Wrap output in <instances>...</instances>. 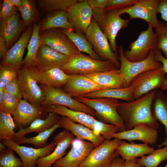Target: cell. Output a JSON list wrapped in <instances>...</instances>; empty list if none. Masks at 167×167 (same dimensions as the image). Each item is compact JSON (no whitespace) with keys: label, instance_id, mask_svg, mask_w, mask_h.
<instances>
[{"label":"cell","instance_id":"6da1fadb","mask_svg":"<svg viewBox=\"0 0 167 167\" xmlns=\"http://www.w3.org/2000/svg\"><path fill=\"white\" fill-rule=\"evenodd\" d=\"M153 90L130 102L119 103L117 111L124 122L126 130L143 124L158 129L160 125L153 116L152 106L157 91Z\"/></svg>","mask_w":167,"mask_h":167},{"label":"cell","instance_id":"7a4b0ae2","mask_svg":"<svg viewBox=\"0 0 167 167\" xmlns=\"http://www.w3.org/2000/svg\"><path fill=\"white\" fill-rule=\"evenodd\" d=\"M76 100L93 109L98 120L118 127L121 132L126 131L125 123L118 113V99L109 98H88L82 96L73 97Z\"/></svg>","mask_w":167,"mask_h":167},{"label":"cell","instance_id":"3957f363","mask_svg":"<svg viewBox=\"0 0 167 167\" xmlns=\"http://www.w3.org/2000/svg\"><path fill=\"white\" fill-rule=\"evenodd\" d=\"M60 69L68 75H84L118 68L110 61L96 60L80 52L70 58Z\"/></svg>","mask_w":167,"mask_h":167},{"label":"cell","instance_id":"277c9868","mask_svg":"<svg viewBox=\"0 0 167 167\" xmlns=\"http://www.w3.org/2000/svg\"><path fill=\"white\" fill-rule=\"evenodd\" d=\"M155 50L151 51L145 59L140 61L132 62L129 61L124 54L123 46L121 45L118 53L120 62L119 70L125 78L126 87L129 86L136 76L144 72L161 68L162 64L155 58Z\"/></svg>","mask_w":167,"mask_h":167},{"label":"cell","instance_id":"5b68a950","mask_svg":"<svg viewBox=\"0 0 167 167\" xmlns=\"http://www.w3.org/2000/svg\"><path fill=\"white\" fill-rule=\"evenodd\" d=\"M153 28L148 25L146 30L141 32L137 39L130 42L129 50L124 51L125 56L129 61H143L147 58L151 51L157 49V37Z\"/></svg>","mask_w":167,"mask_h":167},{"label":"cell","instance_id":"8992f818","mask_svg":"<svg viewBox=\"0 0 167 167\" xmlns=\"http://www.w3.org/2000/svg\"><path fill=\"white\" fill-rule=\"evenodd\" d=\"M42 89L44 97L41 106L60 105L72 110L81 111L95 116V111L87 105L75 100L63 90L42 84L39 85Z\"/></svg>","mask_w":167,"mask_h":167},{"label":"cell","instance_id":"52a82bcc","mask_svg":"<svg viewBox=\"0 0 167 167\" xmlns=\"http://www.w3.org/2000/svg\"><path fill=\"white\" fill-rule=\"evenodd\" d=\"M85 36L92 45L94 51L101 60L110 61L119 69L120 62L118 57L111 50L108 39L93 17Z\"/></svg>","mask_w":167,"mask_h":167},{"label":"cell","instance_id":"ba28073f","mask_svg":"<svg viewBox=\"0 0 167 167\" xmlns=\"http://www.w3.org/2000/svg\"><path fill=\"white\" fill-rule=\"evenodd\" d=\"M122 140L115 138L105 139L91 151L79 167H109L119 156L116 150Z\"/></svg>","mask_w":167,"mask_h":167},{"label":"cell","instance_id":"9c48e42d","mask_svg":"<svg viewBox=\"0 0 167 167\" xmlns=\"http://www.w3.org/2000/svg\"><path fill=\"white\" fill-rule=\"evenodd\" d=\"M120 15L118 10L105 11L101 18L96 22L109 41L111 50L117 56L118 47L116 41V37L120 30L127 27L131 20L130 19H122Z\"/></svg>","mask_w":167,"mask_h":167},{"label":"cell","instance_id":"30bf717a","mask_svg":"<svg viewBox=\"0 0 167 167\" xmlns=\"http://www.w3.org/2000/svg\"><path fill=\"white\" fill-rule=\"evenodd\" d=\"M42 43L69 58L80 52L60 28L49 29L40 33Z\"/></svg>","mask_w":167,"mask_h":167},{"label":"cell","instance_id":"8fae6325","mask_svg":"<svg viewBox=\"0 0 167 167\" xmlns=\"http://www.w3.org/2000/svg\"><path fill=\"white\" fill-rule=\"evenodd\" d=\"M166 78L165 72L162 67L144 72L137 75L130 84L135 87V99L153 90L161 88Z\"/></svg>","mask_w":167,"mask_h":167},{"label":"cell","instance_id":"7c38bea8","mask_svg":"<svg viewBox=\"0 0 167 167\" xmlns=\"http://www.w3.org/2000/svg\"><path fill=\"white\" fill-rule=\"evenodd\" d=\"M17 69L18 79L24 99L32 104L41 106L44 97L42 89L26 66L22 65Z\"/></svg>","mask_w":167,"mask_h":167},{"label":"cell","instance_id":"4fadbf2b","mask_svg":"<svg viewBox=\"0 0 167 167\" xmlns=\"http://www.w3.org/2000/svg\"><path fill=\"white\" fill-rule=\"evenodd\" d=\"M72 147L65 156L53 165L57 167H79L85 160L91 151L95 147L89 141L74 139Z\"/></svg>","mask_w":167,"mask_h":167},{"label":"cell","instance_id":"5bb4252c","mask_svg":"<svg viewBox=\"0 0 167 167\" xmlns=\"http://www.w3.org/2000/svg\"><path fill=\"white\" fill-rule=\"evenodd\" d=\"M2 143L19 155L23 162L22 167H36L38 159L48 156L56 147L52 141L46 146L38 148L20 146L13 140L3 141Z\"/></svg>","mask_w":167,"mask_h":167},{"label":"cell","instance_id":"9a60e30c","mask_svg":"<svg viewBox=\"0 0 167 167\" xmlns=\"http://www.w3.org/2000/svg\"><path fill=\"white\" fill-rule=\"evenodd\" d=\"M66 11L75 32L85 34L92 17V10L87 0H79L71 5Z\"/></svg>","mask_w":167,"mask_h":167},{"label":"cell","instance_id":"2e32d148","mask_svg":"<svg viewBox=\"0 0 167 167\" xmlns=\"http://www.w3.org/2000/svg\"><path fill=\"white\" fill-rule=\"evenodd\" d=\"M159 0H139L136 4L129 7L118 10L121 15H129L130 19H140L148 25L155 28L158 21L156 16L157 8Z\"/></svg>","mask_w":167,"mask_h":167},{"label":"cell","instance_id":"e0dca14e","mask_svg":"<svg viewBox=\"0 0 167 167\" xmlns=\"http://www.w3.org/2000/svg\"><path fill=\"white\" fill-rule=\"evenodd\" d=\"M46 113L43 106L35 105L22 99L12 114L15 128L19 130L25 128L35 120L41 118Z\"/></svg>","mask_w":167,"mask_h":167},{"label":"cell","instance_id":"ac0fdd59","mask_svg":"<svg viewBox=\"0 0 167 167\" xmlns=\"http://www.w3.org/2000/svg\"><path fill=\"white\" fill-rule=\"evenodd\" d=\"M74 136L66 129L57 134L52 140L56 145L54 150L48 156L38 158L36 167H52L55 162L66 155V151L74 139Z\"/></svg>","mask_w":167,"mask_h":167},{"label":"cell","instance_id":"d6986e66","mask_svg":"<svg viewBox=\"0 0 167 167\" xmlns=\"http://www.w3.org/2000/svg\"><path fill=\"white\" fill-rule=\"evenodd\" d=\"M69 58L42 44L38 51L34 68L40 71H46L56 68H60Z\"/></svg>","mask_w":167,"mask_h":167},{"label":"cell","instance_id":"ffe728a7","mask_svg":"<svg viewBox=\"0 0 167 167\" xmlns=\"http://www.w3.org/2000/svg\"><path fill=\"white\" fill-rule=\"evenodd\" d=\"M63 90L73 97L83 96L106 89L85 76L69 75V77Z\"/></svg>","mask_w":167,"mask_h":167},{"label":"cell","instance_id":"44dd1931","mask_svg":"<svg viewBox=\"0 0 167 167\" xmlns=\"http://www.w3.org/2000/svg\"><path fill=\"white\" fill-rule=\"evenodd\" d=\"M158 137L157 129L143 124H137L131 130L117 132L113 136V138L126 140L130 142L139 140L151 145L156 143Z\"/></svg>","mask_w":167,"mask_h":167},{"label":"cell","instance_id":"7402d4cb","mask_svg":"<svg viewBox=\"0 0 167 167\" xmlns=\"http://www.w3.org/2000/svg\"><path fill=\"white\" fill-rule=\"evenodd\" d=\"M58 123L61 127L70 131L77 138L90 142L96 147L100 145L105 140L103 137L96 134L92 129L74 122L66 117L60 116Z\"/></svg>","mask_w":167,"mask_h":167},{"label":"cell","instance_id":"603a6c76","mask_svg":"<svg viewBox=\"0 0 167 167\" xmlns=\"http://www.w3.org/2000/svg\"><path fill=\"white\" fill-rule=\"evenodd\" d=\"M33 26L26 28L16 43L7 51L1 64H9L17 68L22 65L23 57L32 36Z\"/></svg>","mask_w":167,"mask_h":167},{"label":"cell","instance_id":"cb8c5ba5","mask_svg":"<svg viewBox=\"0 0 167 167\" xmlns=\"http://www.w3.org/2000/svg\"><path fill=\"white\" fill-rule=\"evenodd\" d=\"M27 67L34 79L40 84L60 88L66 85L69 77V75L59 68L41 71L33 67Z\"/></svg>","mask_w":167,"mask_h":167},{"label":"cell","instance_id":"d4e9b609","mask_svg":"<svg viewBox=\"0 0 167 167\" xmlns=\"http://www.w3.org/2000/svg\"><path fill=\"white\" fill-rule=\"evenodd\" d=\"M25 28L17 12L8 19L0 21V36L4 38L8 50Z\"/></svg>","mask_w":167,"mask_h":167},{"label":"cell","instance_id":"484cf974","mask_svg":"<svg viewBox=\"0 0 167 167\" xmlns=\"http://www.w3.org/2000/svg\"><path fill=\"white\" fill-rule=\"evenodd\" d=\"M47 113L53 112L61 116H64L74 122L79 123L92 129L97 119L85 112L72 110L60 105L42 106Z\"/></svg>","mask_w":167,"mask_h":167},{"label":"cell","instance_id":"4316f807","mask_svg":"<svg viewBox=\"0 0 167 167\" xmlns=\"http://www.w3.org/2000/svg\"><path fill=\"white\" fill-rule=\"evenodd\" d=\"M84 75L106 88L126 87L124 75L119 69Z\"/></svg>","mask_w":167,"mask_h":167},{"label":"cell","instance_id":"83f0119b","mask_svg":"<svg viewBox=\"0 0 167 167\" xmlns=\"http://www.w3.org/2000/svg\"><path fill=\"white\" fill-rule=\"evenodd\" d=\"M154 150V147L147 143H136L132 142L129 143L122 140L116 151L118 156L127 161L149 155Z\"/></svg>","mask_w":167,"mask_h":167},{"label":"cell","instance_id":"f1b7e54d","mask_svg":"<svg viewBox=\"0 0 167 167\" xmlns=\"http://www.w3.org/2000/svg\"><path fill=\"white\" fill-rule=\"evenodd\" d=\"M54 28L74 30L66 11L58 10L50 12L40 22V33Z\"/></svg>","mask_w":167,"mask_h":167},{"label":"cell","instance_id":"f546056e","mask_svg":"<svg viewBox=\"0 0 167 167\" xmlns=\"http://www.w3.org/2000/svg\"><path fill=\"white\" fill-rule=\"evenodd\" d=\"M60 116L53 112H49L45 119L38 118L34 121L28 127L18 130L15 132L16 141L24 137L27 134L32 132L39 134L52 127L58 123Z\"/></svg>","mask_w":167,"mask_h":167},{"label":"cell","instance_id":"4dcf8cb0","mask_svg":"<svg viewBox=\"0 0 167 167\" xmlns=\"http://www.w3.org/2000/svg\"><path fill=\"white\" fill-rule=\"evenodd\" d=\"M135 88V86L132 85L123 88H108L85 95L82 97L88 98H109L130 102L135 100L134 96Z\"/></svg>","mask_w":167,"mask_h":167},{"label":"cell","instance_id":"1f68e13d","mask_svg":"<svg viewBox=\"0 0 167 167\" xmlns=\"http://www.w3.org/2000/svg\"><path fill=\"white\" fill-rule=\"evenodd\" d=\"M152 104V111L156 120L163 124L165 127L166 135L165 140L158 146L159 148L167 145V96L161 91H157Z\"/></svg>","mask_w":167,"mask_h":167},{"label":"cell","instance_id":"d6a6232c","mask_svg":"<svg viewBox=\"0 0 167 167\" xmlns=\"http://www.w3.org/2000/svg\"><path fill=\"white\" fill-rule=\"evenodd\" d=\"M33 27L32 36L27 46V53L22 62V65L28 67L34 66L38 51L42 44L40 36V22L35 23Z\"/></svg>","mask_w":167,"mask_h":167},{"label":"cell","instance_id":"836d02e7","mask_svg":"<svg viewBox=\"0 0 167 167\" xmlns=\"http://www.w3.org/2000/svg\"><path fill=\"white\" fill-rule=\"evenodd\" d=\"M61 29L80 52L86 53L94 59L101 60L94 51L90 43L86 39L85 35L75 32L72 30L65 28Z\"/></svg>","mask_w":167,"mask_h":167},{"label":"cell","instance_id":"e575fe53","mask_svg":"<svg viewBox=\"0 0 167 167\" xmlns=\"http://www.w3.org/2000/svg\"><path fill=\"white\" fill-rule=\"evenodd\" d=\"M22 6L19 11L24 26L26 28L39 20L41 14L36 5L35 1L22 0Z\"/></svg>","mask_w":167,"mask_h":167},{"label":"cell","instance_id":"d590c367","mask_svg":"<svg viewBox=\"0 0 167 167\" xmlns=\"http://www.w3.org/2000/svg\"><path fill=\"white\" fill-rule=\"evenodd\" d=\"M60 127L57 123L50 128L38 134L35 136L30 138L24 136L15 141L19 145L22 143H28L33 145L36 148H43L48 145L47 141L51 135L57 129Z\"/></svg>","mask_w":167,"mask_h":167},{"label":"cell","instance_id":"8d00e7d4","mask_svg":"<svg viewBox=\"0 0 167 167\" xmlns=\"http://www.w3.org/2000/svg\"><path fill=\"white\" fill-rule=\"evenodd\" d=\"M15 124L11 115L0 110V139L3 141H15Z\"/></svg>","mask_w":167,"mask_h":167},{"label":"cell","instance_id":"74e56055","mask_svg":"<svg viewBox=\"0 0 167 167\" xmlns=\"http://www.w3.org/2000/svg\"><path fill=\"white\" fill-rule=\"evenodd\" d=\"M167 159V145L155 150L148 156L135 158L136 161L143 167H157L162 161Z\"/></svg>","mask_w":167,"mask_h":167},{"label":"cell","instance_id":"f35d334b","mask_svg":"<svg viewBox=\"0 0 167 167\" xmlns=\"http://www.w3.org/2000/svg\"><path fill=\"white\" fill-rule=\"evenodd\" d=\"M79 0H39L36 1L42 11L45 12L58 10L66 11L73 3Z\"/></svg>","mask_w":167,"mask_h":167},{"label":"cell","instance_id":"ab89813d","mask_svg":"<svg viewBox=\"0 0 167 167\" xmlns=\"http://www.w3.org/2000/svg\"><path fill=\"white\" fill-rule=\"evenodd\" d=\"M17 69L8 64H1L0 66V89H4L6 85L18 78Z\"/></svg>","mask_w":167,"mask_h":167},{"label":"cell","instance_id":"60d3db41","mask_svg":"<svg viewBox=\"0 0 167 167\" xmlns=\"http://www.w3.org/2000/svg\"><path fill=\"white\" fill-rule=\"evenodd\" d=\"M14 152L8 148L0 152V167H22V160L15 156Z\"/></svg>","mask_w":167,"mask_h":167},{"label":"cell","instance_id":"b9f144b4","mask_svg":"<svg viewBox=\"0 0 167 167\" xmlns=\"http://www.w3.org/2000/svg\"><path fill=\"white\" fill-rule=\"evenodd\" d=\"M92 130L97 134L103 137L105 139H111L115 134L121 132L117 126L106 123L97 120L92 128Z\"/></svg>","mask_w":167,"mask_h":167},{"label":"cell","instance_id":"7bdbcfd3","mask_svg":"<svg viewBox=\"0 0 167 167\" xmlns=\"http://www.w3.org/2000/svg\"><path fill=\"white\" fill-rule=\"evenodd\" d=\"M155 28L157 39V49L167 58V24L158 20Z\"/></svg>","mask_w":167,"mask_h":167},{"label":"cell","instance_id":"ee69618b","mask_svg":"<svg viewBox=\"0 0 167 167\" xmlns=\"http://www.w3.org/2000/svg\"><path fill=\"white\" fill-rule=\"evenodd\" d=\"M19 101L12 94L4 89L3 98L0 103V110L6 114L12 115L16 109Z\"/></svg>","mask_w":167,"mask_h":167},{"label":"cell","instance_id":"f6af8a7d","mask_svg":"<svg viewBox=\"0 0 167 167\" xmlns=\"http://www.w3.org/2000/svg\"><path fill=\"white\" fill-rule=\"evenodd\" d=\"M139 0H108L104 9L105 11L119 10L131 6Z\"/></svg>","mask_w":167,"mask_h":167},{"label":"cell","instance_id":"bcb514c9","mask_svg":"<svg viewBox=\"0 0 167 167\" xmlns=\"http://www.w3.org/2000/svg\"><path fill=\"white\" fill-rule=\"evenodd\" d=\"M0 21L6 19L18 10L10 0H4L0 4Z\"/></svg>","mask_w":167,"mask_h":167},{"label":"cell","instance_id":"7dc6e473","mask_svg":"<svg viewBox=\"0 0 167 167\" xmlns=\"http://www.w3.org/2000/svg\"><path fill=\"white\" fill-rule=\"evenodd\" d=\"M5 89L14 95L19 101L22 100L23 95L18 78L7 83Z\"/></svg>","mask_w":167,"mask_h":167},{"label":"cell","instance_id":"c3c4849f","mask_svg":"<svg viewBox=\"0 0 167 167\" xmlns=\"http://www.w3.org/2000/svg\"><path fill=\"white\" fill-rule=\"evenodd\" d=\"M155 58L156 61L162 64V67L166 75V79L161 88L163 90L167 91V58L162 55L161 51L158 49L155 50Z\"/></svg>","mask_w":167,"mask_h":167},{"label":"cell","instance_id":"681fc988","mask_svg":"<svg viewBox=\"0 0 167 167\" xmlns=\"http://www.w3.org/2000/svg\"><path fill=\"white\" fill-rule=\"evenodd\" d=\"M157 13L160 14L161 19L165 21L167 24V0H159Z\"/></svg>","mask_w":167,"mask_h":167},{"label":"cell","instance_id":"f907efd6","mask_svg":"<svg viewBox=\"0 0 167 167\" xmlns=\"http://www.w3.org/2000/svg\"><path fill=\"white\" fill-rule=\"evenodd\" d=\"M87 1L92 10H104L108 0H87Z\"/></svg>","mask_w":167,"mask_h":167},{"label":"cell","instance_id":"816d5d0a","mask_svg":"<svg viewBox=\"0 0 167 167\" xmlns=\"http://www.w3.org/2000/svg\"><path fill=\"white\" fill-rule=\"evenodd\" d=\"M8 49L4 38L0 36V57L2 58L6 54Z\"/></svg>","mask_w":167,"mask_h":167},{"label":"cell","instance_id":"f5cc1de1","mask_svg":"<svg viewBox=\"0 0 167 167\" xmlns=\"http://www.w3.org/2000/svg\"><path fill=\"white\" fill-rule=\"evenodd\" d=\"M125 161L118 156L113 161L109 167H122Z\"/></svg>","mask_w":167,"mask_h":167},{"label":"cell","instance_id":"db71d44e","mask_svg":"<svg viewBox=\"0 0 167 167\" xmlns=\"http://www.w3.org/2000/svg\"><path fill=\"white\" fill-rule=\"evenodd\" d=\"M135 161V158L125 161L122 167H134Z\"/></svg>","mask_w":167,"mask_h":167},{"label":"cell","instance_id":"11a10c76","mask_svg":"<svg viewBox=\"0 0 167 167\" xmlns=\"http://www.w3.org/2000/svg\"><path fill=\"white\" fill-rule=\"evenodd\" d=\"M12 4L15 6L19 11L21 8L22 2V0H10Z\"/></svg>","mask_w":167,"mask_h":167},{"label":"cell","instance_id":"9f6ffc18","mask_svg":"<svg viewBox=\"0 0 167 167\" xmlns=\"http://www.w3.org/2000/svg\"><path fill=\"white\" fill-rule=\"evenodd\" d=\"M7 148V147L2 143H0V152L6 149Z\"/></svg>","mask_w":167,"mask_h":167},{"label":"cell","instance_id":"6f0895ef","mask_svg":"<svg viewBox=\"0 0 167 167\" xmlns=\"http://www.w3.org/2000/svg\"><path fill=\"white\" fill-rule=\"evenodd\" d=\"M134 167H143L138 163L136 161Z\"/></svg>","mask_w":167,"mask_h":167},{"label":"cell","instance_id":"680465c9","mask_svg":"<svg viewBox=\"0 0 167 167\" xmlns=\"http://www.w3.org/2000/svg\"><path fill=\"white\" fill-rule=\"evenodd\" d=\"M164 167H167V164Z\"/></svg>","mask_w":167,"mask_h":167},{"label":"cell","instance_id":"91938a15","mask_svg":"<svg viewBox=\"0 0 167 167\" xmlns=\"http://www.w3.org/2000/svg\"><path fill=\"white\" fill-rule=\"evenodd\" d=\"M52 167H55V166H52Z\"/></svg>","mask_w":167,"mask_h":167}]
</instances>
